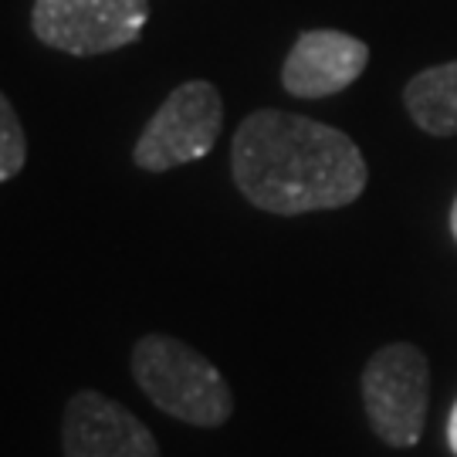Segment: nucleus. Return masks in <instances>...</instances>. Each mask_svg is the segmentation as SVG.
I'll return each mask as SVG.
<instances>
[{"mask_svg":"<svg viewBox=\"0 0 457 457\" xmlns=\"http://www.w3.org/2000/svg\"><path fill=\"white\" fill-rule=\"evenodd\" d=\"M129 366L149 403L183 424L220 427L234 413V393L220 370L173 336H143L132 345Z\"/></svg>","mask_w":457,"mask_h":457,"instance_id":"2","label":"nucleus"},{"mask_svg":"<svg viewBox=\"0 0 457 457\" xmlns=\"http://www.w3.org/2000/svg\"><path fill=\"white\" fill-rule=\"evenodd\" d=\"M230 173L247 204L278 217L345 207L370 180L360 146L343 129L281 109L251 112L237 126Z\"/></svg>","mask_w":457,"mask_h":457,"instance_id":"1","label":"nucleus"},{"mask_svg":"<svg viewBox=\"0 0 457 457\" xmlns=\"http://www.w3.org/2000/svg\"><path fill=\"white\" fill-rule=\"evenodd\" d=\"M447 444H451V451L457 457V400L454 407H451V417H447Z\"/></svg>","mask_w":457,"mask_h":457,"instance_id":"10","label":"nucleus"},{"mask_svg":"<svg viewBox=\"0 0 457 457\" xmlns=\"http://www.w3.org/2000/svg\"><path fill=\"white\" fill-rule=\"evenodd\" d=\"M28 160V139H24V126L17 119L14 105L0 92V183L14 180L24 170Z\"/></svg>","mask_w":457,"mask_h":457,"instance_id":"9","label":"nucleus"},{"mask_svg":"<svg viewBox=\"0 0 457 457\" xmlns=\"http://www.w3.org/2000/svg\"><path fill=\"white\" fill-rule=\"evenodd\" d=\"M451 234H454L457 241V196H454V207H451Z\"/></svg>","mask_w":457,"mask_h":457,"instance_id":"11","label":"nucleus"},{"mask_svg":"<svg viewBox=\"0 0 457 457\" xmlns=\"http://www.w3.org/2000/svg\"><path fill=\"white\" fill-rule=\"evenodd\" d=\"M370 65V48L345 31H305L292 45L281 85L295 98H328L345 92Z\"/></svg>","mask_w":457,"mask_h":457,"instance_id":"7","label":"nucleus"},{"mask_svg":"<svg viewBox=\"0 0 457 457\" xmlns=\"http://www.w3.org/2000/svg\"><path fill=\"white\" fill-rule=\"evenodd\" d=\"M65 457H160V444L132 410L98 390H79L62 420Z\"/></svg>","mask_w":457,"mask_h":457,"instance_id":"6","label":"nucleus"},{"mask_svg":"<svg viewBox=\"0 0 457 457\" xmlns=\"http://www.w3.org/2000/svg\"><path fill=\"white\" fill-rule=\"evenodd\" d=\"M403 105L427 136H457V62L417 71L403 88Z\"/></svg>","mask_w":457,"mask_h":457,"instance_id":"8","label":"nucleus"},{"mask_svg":"<svg viewBox=\"0 0 457 457\" xmlns=\"http://www.w3.org/2000/svg\"><path fill=\"white\" fill-rule=\"evenodd\" d=\"M224 126V102L211 82H183L156 109L132 146V163L149 173L196 163L213 149Z\"/></svg>","mask_w":457,"mask_h":457,"instance_id":"4","label":"nucleus"},{"mask_svg":"<svg viewBox=\"0 0 457 457\" xmlns=\"http://www.w3.org/2000/svg\"><path fill=\"white\" fill-rule=\"evenodd\" d=\"M149 0H34L31 28L41 45L65 54H109L139 41Z\"/></svg>","mask_w":457,"mask_h":457,"instance_id":"5","label":"nucleus"},{"mask_svg":"<svg viewBox=\"0 0 457 457\" xmlns=\"http://www.w3.org/2000/svg\"><path fill=\"white\" fill-rule=\"evenodd\" d=\"M362 407L373 434L390 447L420 441L430 407V366L413 343H390L362 370Z\"/></svg>","mask_w":457,"mask_h":457,"instance_id":"3","label":"nucleus"}]
</instances>
